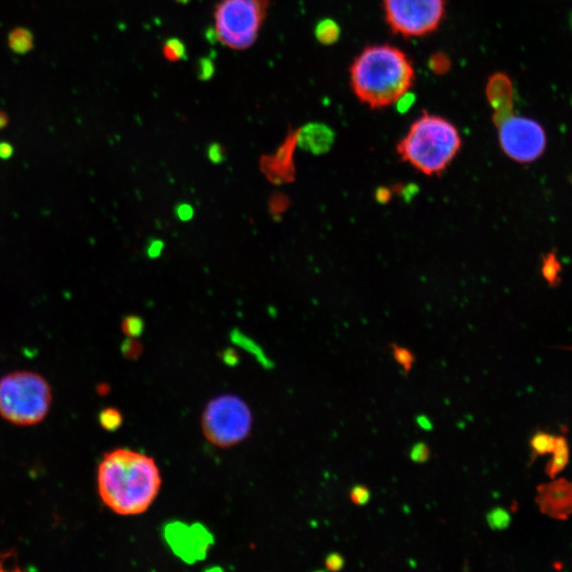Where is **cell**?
Masks as SVG:
<instances>
[{
	"label": "cell",
	"mask_w": 572,
	"mask_h": 572,
	"mask_svg": "<svg viewBox=\"0 0 572 572\" xmlns=\"http://www.w3.org/2000/svg\"><path fill=\"white\" fill-rule=\"evenodd\" d=\"M551 455L552 459L548 463L546 472L550 478H554L567 466L569 461L568 443L564 437H558L556 449Z\"/></svg>",
	"instance_id": "obj_13"
},
{
	"label": "cell",
	"mask_w": 572,
	"mask_h": 572,
	"mask_svg": "<svg viewBox=\"0 0 572 572\" xmlns=\"http://www.w3.org/2000/svg\"><path fill=\"white\" fill-rule=\"evenodd\" d=\"M214 73L213 63L210 60L204 59L200 63L199 74L202 80H209Z\"/></svg>",
	"instance_id": "obj_29"
},
{
	"label": "cell",
	"mask_w": 572,
	"mask_h": 572,
	"mask_svg": "<svg viewBox=\"0 0 572 572\" xmlns=\"http://www.w3.org/2000/svg\"><path fill=\"white\" fill-rule=\"evenodd\" d=\"M103 504L121 516L147 512L154 504L163 478L154 458L130 449L104 454L97 472Z\"/></svg>",
	"instance_id": "obj_1"
},
{
	"label": "cell",
	"mask_w": 572,
	"mask_h": 572,
	"mask_svg": "<svg viewBox=\"0 0 572 572\" xmlns=\"http://www.w3.org/2000/svg\"><path fill=\"white\" fill-rule=\"evenodd\" d=\"M13 154V147L8 142H0V158L8 159Z\"/></svg>",
	"instance_id": "obj_31"
},
{
	"label": "cell",
	"mask_w": 572,
	"mask_h": 572,
	"mask_svg": "<svg viewBox=\"0 0 572 572\" xmlns=\"http://www.w3.org/2000/svg\"><path fill=\"white\" fill-rule=\"evenodd\" d=\"M335 140L333 130L324 123H309L298 130L297 146L314 155H323L331 150Z\"/></svg>",
	"instance_id": "obj_12"
},
{
	"label": "cell",
	"mask_w": 572,
	"mask_h": 572,
	"mask_svg": "<svg viewBox=\"0 0 572 572\" xmlns=\"http://www.w3.org/2000/svg\"><path fill=\"white\" fill-rule=\"evenodd\" d=\"M461 146L460 133L452 122L424 112L400 141L398 153L421 173L435 175L448 168Z\"/></svg>",
	"instance_id": "obj_3"
},
{
	"label": "cell",
	"mask_w": 572,
	"mask_h": 572,
	"mask_svg": "<svg viewBox=\"0 0 572 572\" xmlns=\"http://www.w3.org/2000/svg\"><path fill=\"white\" fill-rule=\"evenodd\" d=\"M486 96L494 110L493 121L496 127L514 115L513 84L507 75L497 73L491 76L486 87Z\"/></svg>",
	"instance_id": "obj_10"
},
{
	"label": "cell",
	"mask_w": 572,
	"mask_h": 572,
	"mask_svg": "<svg viewBox=\"0 0 572 572\" xmlns=\"http://www.w3.org/2000/svg\"><path fill=\"white\" fill-rule=\"evenodd\" d=\"M51 405V386L37 372L14 371L0 380V417L11 424H40L48 416Z\"/></svg>",
	"instance_id": "obj_4"
},
{
	"label": "cell",
	"mask_w": 572,
	"mask_h": 572,
	"mask_svg": "<svg viewBox=\"0 0 572 572\" xmlns=\"http://www.w3.org/2000/svg\"><path fill=\"white\" fill-rule=\"evenodd\" d=\"M418 424L422 429H432V423L425 417L418 418Z\"/></svg>",
	"instance_id": "obj_34"
},
{
	"label": "cell",
	"mask_w": 572,
	"mask_h": 572,
	"mask_svg": "<svg viewBox=\"0 0 572 572\" xmlns=\"http://www.w3.org/2000/svg\"><path fill=\"white\" fill-rule=\"evenodd\" d=\"M409 457L415 463H425L431 458V450H429L427 444L423 442L416 443L413 448H411Z\"/></svg>",
	"instance_id": "obj_24"
},
{
	"label": "cell",
	"mask_w": 572,
	"mask_h": 572,
	"mask_svg": "<svg viewBox=\"0 0 572 572\" xmlns=\"http://www.w3.org/2000/svg\"><path fill=\"white\" fill-rule=\"evenodd\" d=\"M13 557L12 552L0 553V572L7 571L5 565L7 561Z\"/></svg>",
	"instance_id": "obj_32"
},
{
	"label": "cell",
	"mask_w": 572,
	"mask_h": 572,
	"mask_svg": "<svg viewBox=\"0 0 572 572\" xmlns=\"http://www.w3.org/2000/svg\"><path fill=\"white\" fill-rule=\"evenodd\" d=\"M268 6V0H221L214 12L219 41L236 50L252 47L258 39Z\"/></svg>",
	"instance_id": "obj_6"
},
{
	"label": "cell",
	"mask_w": 572,
	"mask_h": 572,
	"mask_svg": "<svg viewBox=\"0 0 572 572\" xmlns=\"http://www.w3.org/2000/svg\"><path fill=\"white\" fill-rule=\"evenodd\" d=\"M8 43L10 49L15 52L16 55H26V53L33 49V34L28 29L15 28L9 34Z\"/></svg>",
	"instance_id": "obj_14"
},
{
	"label": "cell",
	"mask_w": 572,
	"mask_h": 572,
	"mask_svg": "<svg viewBox=\"0 0 572 572\" xmlns=\"http://www.w3.org/2000/svg\"><path fill=\"white\" fill-rule=\"evenodd\" d=\"M571 105H572V99H571Z\"/></svg>",
	"instance_id": "obj_36"
},
{
	"label": "cell",
	"mask_w": 572,
	"mask_h": 572,
	"mask_svg": "<svg viewBox=\"0 0 572 572\" xmlns=\"http://www.w3.org/2000/svg\"><path fill=\"white\" fill-rule=\"evenodd\" d=\"M207 155L210 162L214 165L223 164L226 158L224 149L221 147V145H219V143H212V145L208 148Z\"/></svg>",
	"instance_id": "obj_25"
},
{
	"label": "cell",
	"mask_w": 572,
	"mask_h": 572,
	"mask_svg": "<svg viewBox=\"0 0 572 572\" xmlns=\"http://www.w3.org/2000/svg\"><path fill=\"white\" fill-rule=\"evenodd\" d=\"M99 422L105 431L115 432L122 424V416L119 410L106 408L101 411Z\"/></svg>",
	"instance_id": "obj_17"
},
{
	"label": "cell",
	"mask_w": 572,
	"mask_h": 572,
	"mask_svg": "<svg viewBox=\"0 0 572 572\" xmlns=\"http://www.w3.org/2000/svg\"><path fill=\"white\" fill-rule=\"evenodd\" d=\"M298 130L291 131L275 155L265 160V168L272 173L273 181L280 184L290 181L294 175V152L297 147Z\"/></svg>",
	"instance_id": "obj_11"
},
{
	"label": "cell",
	"mask_w": 572,
	"mask_h": 572,
	"mask_svg": "<svg viewBox=\"0 0 572 572\" xmlns=\"http://www.w3.org/2000/svg\"><path fill=\"white\" fill-rule=\"evenodd\" d=\"M326 567L331 571L342 570L345 566V559L342 554L331 553L326 559Z\"/></svg>",
	"instance_id": "obj_28"
},
{
	"label": "cell",
	"mask_w": 572,
	"mask_h": 572,
	"mask_svg": "<svg viewBox=\"0 0 572 572\" xmlns=\"http://www.w3.org/2000/svg\"><path fill=\"white\" fill-rule=\"evenodd\" d=\"M175 214L178 220L189 222L194 217V209L190 204L182 203L175 208Z\"/></svg>",
	"instance_id": "obj_26"
},
{
	"label": "cell",
	"mask_w": 572,
	"mask_h": 572,
	"mask_svg": "<svg viewBox=\"0 0 572 572\" xmlns=\"http://www.w3.org/2000/svg\"><path fill=\"white\" fill-rule=\"evenodd\" d=\"M351 502L356 506H365L370 502L371 492L365 486H355L349 494Z\"/></svg>",
	"instance_id": "obj_23"
},
{
	"label": "cell",
	"mask_w": 572,
	"mask_h": 572,
	"mask_svg": "<svg viewBox=\"0 0 572 572\" xmlns=\"http://www.w3.org/2000/svg\"><path fill=\"white\" fill-rule=\"evenodd\" d=\"M538 503L541 511L557 520H567L572 514V481L553 480L538 489Z\"/></svg>",
	"instance_id": "obj_9"
},
{
	"label": "cell",
	"mask_w": 572,
	"mask_h": 572,
	"mask_svg": "<svg viewBox=\"0 0 572 572\" xmlns=\"http://www.w3.org/2000/svg\"><path fill=\"white\" fill-rule=\"evenodd\" d=\"M488 522L493 529H505L510 523V515L503 509H496L489 514Z\"/></svg>",
	"instance_id": "obj_22"
},
{
	"label": "cell",
	"mask_w": 572,
	"mask_h": 572,
	"mask_svg": "<svg viewBox=\"0 0 572 572\" xmlns=\"http://www.w3.org/2000/svg\"><path fill=\"white\" fill-rule=\"evenodd\" d=\"M391 31L404 38H422L436 31L445 15V0H383Z\"/></svg>",
	"instance_id": "obj_7"
},
{
	"label": "cell",
	"mask_w": 572,
	"mask_h": 572,
	"mask_svg": "<svg viewBox=\"0 0 572 572\" xmlns=\"http://www.w3.org/2000/svg\"><path fill=\"white\" fill-rule=\"evenodd\" d=\"M497 128L500 147L515 162L530 164L544 154L547 137L540 123L513 115Z\"/></svg>",
	"instance_id": "obj_8"
},
{
	"label": "cell",
	"mask_w": 572,
	"mask_h": 572,
	"mask_svg": "<svg viewBox=\"0 0 572 572\" xmlns=\"http://www.w3.org/2000/svg\"><path fill=\"white\" fill-rule=\"evenodd\" d=\"M415 97L408 92L403 95L396 103L400 112H406L413 105Z\"/></svg>",
	"instance_id": "obj_30"
},
{
	"label": "cell",
	"mask_w": 572,
	"mask_h": 572,
	"mask_svg": "<svg viewBox=\"0 0 572 572\" xmlns=\"http://www.w3.org/2000/svg\"><path fill=\"white\" fill-rule=\"evenodd\" d=\"M252 410L241 398L223 395L205 407L202 429L205 438L220 449H230L246 440L252 433Z\"/></svg>",
	"instance_id": "obj_5"
},
{
	"label": "cell",
	"mask_w": 572,
	"mask_h": 572,
	"mask_svg": "<svg viewBox=\"0 0 572 572\" xmlns=\"http://www.w3.org/2000/svg\"><path fill=\"white\" fill-rule=\"evenodd\" d=\"M164 56L171 62H178L186 56V46L178 39H170L164 46Z\"/></svg>",
	"instance_id": "obj_20"
},
{
	"label": "cell",
	"mask_w": 572,
	"mask_h": 572,
	"mask_svg": "<svg viewBox=\"0 0 572 572\" xmlns=\"http://www.w3.org/2000/svg\"><path fill=\"white\" fill-rule=\"evenodd\" d=\"M393 359L403 368L405 375L413 369L416 357L411 351L398 345H391Z\"/></svg>",
	"instance_id": "obj_18"
},
{
	"label": "cell",
	"mask_w": 572,
	"mask_h": 572,
	"mask_svg": "<svg viewBox=\"0 0 572 572\" xmlns=\"http://www.w3.org/2000/svg\"><path fill=\"white\" fill-rule=\"evenodd\" d=\"M569 26H570V28H571V30H572V13H571L570 16H569Z\"/></svg>",
	"instance_id": "obj_35"
},
{
	"label": "cell",
	"mask_w": 572,
	"mask_h": 572,
	"mask_svg": "<svg viewBox=\"0 0 572 572\" xmlns=\"http://www.w3.org/2000/svg\"><path fill=\"white\" fill-rule=\"evenodd\" d=\"M415 77L406 53L391 45L366 47L350 67L355 96L372 110L396 104L413 86Z\"/></svg>",
	"instance_id": "obj_2"
},
{
	"label": "cell",
	"mask_w": 572,
	"mask_h": 572,
	"mask_svg": "<svg viewBox=\"0 0 572 572\" xmlns=\"http://www.w3.org/2000/svg\"><path fill=\"white\" fill-rule=\"evenodd\" d=\"M315 37L323 45H333L341 37V28L333 20L321 21L316 26Z\"/></svg>",
	"instance_id": "obj_16"
},
{
	"label": "cell",
	"mask_w": 572,
	"mask_h": 572,
	"mask_svg": "<svg viewBox=\"0 0 572 572\" xmlns=\"http://www.w3.org/2000/svg\"><path fill=\"white\" fill-rule=\"evenodd\" d=\"M8 124H9L8 115L5 112L0 111V130L5 129Z\"/></svg>",
	"instance_id": "obj_33"
},
{
	"label": "cell",
	"mask_w": 572,
	"mask_h": 572,
	"mask_svg": "<svg viewBox=\"0 0 572 572\" xmlns=\"http://www.w3.org/2000/svg\"><path fill=\"white\" fill-rule=\"evenodd\" d=\"M165 249V242L163 240L154 239L147 247V256L150 259H158L163 255Z\"/></svg>",
	"instance_id": "obj_27"
},
{
	"label": "cell",
	"mask_w": 572,
	"mask_h": 572,
	"mask_svg": "<svg viewBox=\"0 0 572 572\" xmlns=\"http://www.w3.org/2000/svg\"><path fill=\"white\" fill-rule=\"evenodd\" d=\"M558 437H554L547 433H536L531 441L530 446L533 454V458L551 455L554 449H556Z\"/></svg>",
	"instance_id": "obj_15"
},
{
	"label": "cell",
	"mask_w": 572,
	"mask_h": 572,
	"mask_svg": "<svg viewBox=\"0 0 572 572\" xmlns=\"http://www.w3.org/2000/svg\"><path fill=\"white\" fill-rule=\"evenodd\" d=\"M429 68L433 71L434 74L438 76H443L448 74L452 67V61L448 55L444 52H436L434 55L429 59L428 62Z\"/></svg>",
	"instance_id": "obj_19"
},
{
	"label": "cell",
	"mask_w": 572,
	"mask_h": 572,
	"mask_svg": "<svg viewBox=\"0 0 572 572\" xmlns=\"http://www.w3.org/2000/svg\"><path fill=\"white\" fill-rule=\"evenodd\" d=\"M122 329L125 334L132 338L139 337L145 330V323L138 316H129L124 319Z\"/></svg>",
	"instance_id": "obj_21"
}]
</instances>
